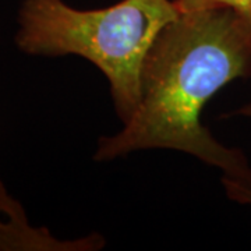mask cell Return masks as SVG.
<instances>
[{
  "mask_svg": "<svg viewBox=\"0 0 251 251\" xmlns=\"http://www.w3.org/2000/svg\"><path fill=\"white\" fill-rule=\"evenodd\" d=\"M240 78H251V20L225 9L180 13L147 54L133 116L116 134L99 138L94 159L173 150L251 186L246 153L219 143L201 120L214 95Z\"/></svg>",
  "mask_w": 251,
  "mask_h": 251,
  "instance_id": "obj_1",
  "label": "cell"
},
{
  "mask_svg": "<svg viewBox=\"0 0 251 251\" xmlns=\"http://www.w3.org/2000/svg\"><path fill=\"white\" fill-rule=\"evenodd\" d=\"M180 16L173 0H120L80 10L63 0H23L16 44L31 56H80L109 82L119 119L133 116L141 98L147 54L162 29Z\"/></svg>",
  "mask_w": 251,
  "mask_h": 251,
  "instance_id": "obj_2",
  "label": "cell"
},
{
  "mask_svg": "<svg viewBox=\"0 0 251 251\" xmlns=\"http://www.w3.org/2000/svg\"><path fill=\"white\" fill-rule=\"evenodd\" d=\"M180 13L206 10H232L242 17L251 20V0H173Z\"/></svg>",
  "mask_w": 251,
  "mask_h": 251,
  "instance_id": "obj_3",
  "label": "cell"
},
{
  "mask_svg": "<svg viewBox=\"0 0 251 251\" xmlns=\"http://www.w3.org/2000/svg\"><path fill=\"white\" fill-rule=\"evenodd\" d=\"M222 186H224L225 194L233 202L242 204V205L251 206V186H246L242 183H237L234 180L222 177Z\"/></svg>",
  "mask_w": 251,
  "mask_h": 251,
  "instance_id": "obj_4",
  "label": "cell"
},
{
  "mask_svg": "<svg viewBox=\"0 0 251 251\" xmlns=\"http://www.w3.org/2000/svg\"><path fill=\"white\" fill-rule=\"evenodd\" d=\"M229 116H242V117H247V119H251V100L244 103L243 106H240L239 109H236L234 112L229 113Z\"/></svg>",
  "mask_w": 251,
  "mask_h": 251,
  "instance_id": "obj_5",
  "label": "cell"
}]
</instances>
